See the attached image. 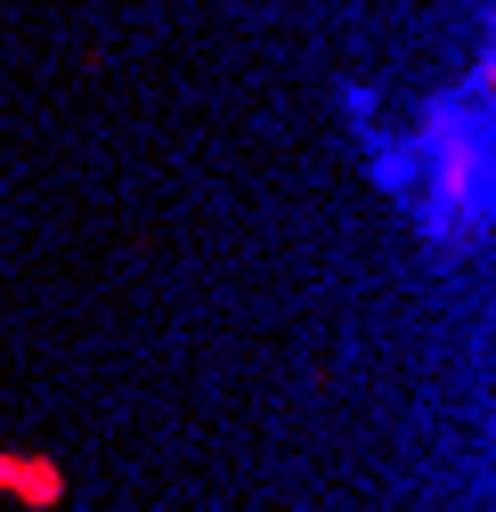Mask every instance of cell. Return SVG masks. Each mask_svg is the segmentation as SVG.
I'll list each match as a JSON object with an SVG mask.
<instances>
[{
  "label": "cell",
  "instance_id": "1",
  "mask_svg": "<svg viewBox=\"0 0 496 512\" xmlns=\"http://www.w3.org/2000/svg\"><path fill=\"white\" fill-rule=\"evenodd\" d=\"M415 147V187H407V220L431 252H472L488 228V98H480V66L472 82H456L448 98H431L407 122Z\"/></svg>",
  "mask_w": 496,
  "mask_h": 512
},
{
  "label": "cell",
  "instance_id": "2",
  "mask_svg": "<svg viewBox=\"0 0 496 512\" xmlns=\"http://www.w3.org/2000/svg\"><path fill=\"white\" fill-rule=\"evenodd\" d=\"M0 496H17L33 512H49L57 496H66V472H57L49 456H0Z\"/></svg>",
  "mask_w": 496,
  "mask_h": 512
}]
</instances>
